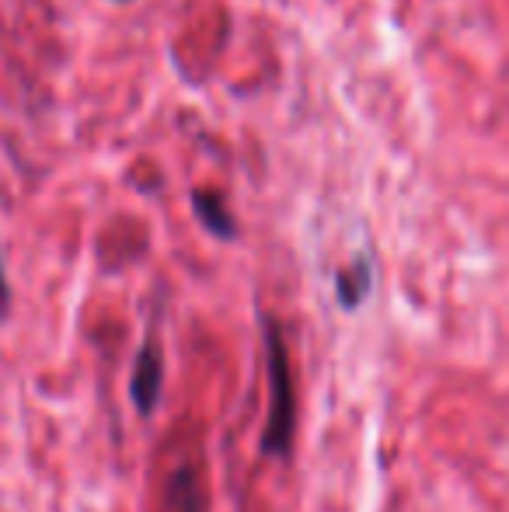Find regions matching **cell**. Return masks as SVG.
<instances>
[{
  "label": "cell",
  "mask_w": 509,
  "mask_h": 512,
  "mask_svg": "<svg viewBox=\"0 0 509 512\" xmlns=\"http://www.w3.org/2000/svg\"><path fill=\"white\" fill-rule=\"evenodd\" d=\"M265 359H269V422L262 432V450L286 457L297 432V398H293L290 356L276 321H265Z\"/></svg>",
  "instance_id": "1"
},
{
  "label": "cell",
  "mask_w": 509,
  "mask_h": 512,
  "mask_svg": "<svg viewBox=\"0 0 509 512\" xmlns=\"http://www.w3.org/2000/svg\"><path fill=\"white\" fill-rule=\"evenodd\" d=\"M161 380H164V359L157 352L154 342H143L140 356H136V366H133V384H129V398L133 405L150 415L161 401Z\"/></svg>",
  "instance_id": "2"
},
{
  "label": "cell",
  "mask_w": 509,
  "mask_h": 512,
  "mask_svg": "<svg viewBox=\"0 0 509 512\" xmlns=\"http://www.w3.org/2000/svg\"><path fill=\"white\" fill-rule=\"evenodd\" d=\"M192 206H196V213H199V220H203V227L213 230L217 237L231 241V237L238 234L231 209H227V203L220 196H213V192H192Z\"/></svg>",
  "instance_id": "3"
},
{
  "label": "cell",
  "mask_w": 509,
  "mask_h": 512,
  "mask_svg": "<svg viewBox=\"0 0 509 512\" xmlns=\"http://www.w3.org/2000/svg\"><path fill=\"white\" fill-rule=\"evenodd\" d=\"M168 502L175 512H203V492H199V481L192 467H182V471L171 478Z\"/></svg>",
  "instance_id": "4"
},
{
  "label": "cell",
  "mask_w": 509,
  "mask_h": 512,
  "mask_svg": "<svg viewBox=\"0 0 509 512\" xmlns=\"http://www.w3.org/2000/svg\"><path fill=\"white\" fill-rule=\"evenodd\" d=\"M367 293V272H356V276H339V297L346 307H356Z\"/></svg>",
  "instance_id": "5"
},
{
  "label": "cell",
  "mask_w": 509,
  "mask_h": 512,
  "mask_svg": "<svg viewBox=\"0 0 509 512\" xmlns=\"http://www.w3.org/2000/svg\"><path fill=\"white\" fill-rule=\"evenodd\" d=\"M7 310V276H4V258H0V314Z\"/></svg>",
  "instance_id": "6"
}]
</instances>
